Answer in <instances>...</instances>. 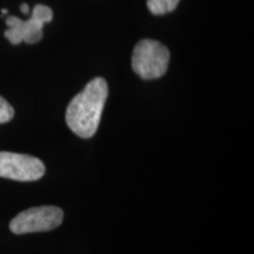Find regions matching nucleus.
Here are the masks:
<instances>
[{"instance_id": "obj_1", "label": "nucleus", "mask_w": 254, "mask_h": 254, "mask_svg": "<svg viewBox=\"0 0 254 254\" xmlns=\"http://www.w3.org/2000/svg\"><path fill=\"white\" fill-rule=\"evenodd\" d=\"M109 95L104 78H94L78 93L66 110V124L69 129L84 139L92 138L99 127L101 114Z\"/></svg>"}, {"instance_id": "obj_2", "label": "nucleus", "mask_w": 254, "mask_h": 254, "mask_svg": "<svg viewBox=\"0 0 254 254\" xmlns=\"http://www.w3.org/2000/svg\"><path fill=\"white\" fill-rule=\"evenodd\" d=\"M168 63L170 51L159 41L144 39L136 44L133 51V71L146 80L163 77L167 71Z\"/></svg>"}, {"instance_id": "obj_3", "label": "nucleus", "mask_w": 254, "mask_h": 254, "mask_svg": "<svg viewBox=\"0 0 254 254\" xmlns=\"http://www.w3.org/2000/svg\"><path fill=\"white\" fill-rule=\"evenodd\" d=\"M53 18V12L49 6L36 5L28 20H21L18 17H8L6 25L8 30L5 31V37L13 45L21 41L27 44H36L43 38V26L50 23Z\"/></svg>"}, {"instance_id": "obj_4", "label": "nucleus", "mask_w": 254, "mask_h": 254, "mask_svg": "<svg viewBox=\"0 0 254 254\" xmlns=\"http://www.w3.org/2000/svg\"><path fill=\"white\" fill-rule=\"evenodd\" d=\"M63 219V209L56 206L32 207L12 219L9 222V230L14 234L49 232L60 226Z\"/></svg>"}, {"instance_id": "obj_5", "label": "nucleus", "mask_w": 254, "mask_h": 254, "mask_svg": "<svg viewBox=\"0 0 254 254\" xmlns=\"http://www.w3.org/2000/svg\"><path fill=\"white\" fill-rule=\"evenodd\" d=\"M45 174V165L32 155L0 152V177L17 182H36Z\"/></svg>"}, {"instance_id": "obj_6", "label": "nucleus", "mask_w": 254, "mask_h": 254, "mask_svg": "<svg viewBox=\"0 0 254 254\" xmlns=\"http://www.w3.org/2000/svg\"><path fill=\"white\" fill-rule=\"evenodd\" d=\"M180 0H147V7L155 15H161L172 12Z\"/></svg>"}, {"instance_id": "obj_7", "label": "nucleus", "mask_w": 254, "mask_h": 254, "mask_svg": "<svg viewBox=\"0 0 254 254\" xmlns=\"http://www.w3.org/2000/svg\"><path fill=\"white\" fill-rule=\"evenodd\" d=\"M14 117V110L7 100L0 97V124L11 122Z\"/></svg>"}, {"instance_id": "obj_8", "label": "nucleus", "mask_w": 254, "mask_h": 254, "mask_svg": "<svg viewBox=\"0 0 254 254\" xmlns=\"http://www.w3.org/2000/svg\"><path fill=\"white\" fill-rule=\"evenodd\" d=\"M20 8H21V12H23V13H25V14H27L28 12H30V7H28L27 4H21Z\"/></svg>"}, {"instance_id": "obj_9", "label": "nucleus", "mask_w": 254, "mask_h": 254, "mask_svg": "<svg viewBox=\"0 0 254 254\" xmlns=\"http://www.w3.org/2000/svg\"><path fill=\"white\" fill-rule=\"evenodd\" d=\"M1 13H2V14H7V9L4 8V9H2V11H1Z\"/></svg>"}]
</instances>
